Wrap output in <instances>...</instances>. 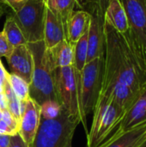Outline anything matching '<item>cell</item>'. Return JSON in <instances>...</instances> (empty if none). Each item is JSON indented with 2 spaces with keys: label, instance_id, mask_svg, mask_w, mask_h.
<instances>
[{
  "label": "cell",
  "instance_id": "6da1fadb",
  "mask_svg": "<svg viewBox=\"0 0 146 147\" xmlns=\"http://www.w3.org/2000/svg\"><path fill=\"white\" fill-rule=\"evenodd\" d=\"M104 68L101 93L126 111L146 83V58L128 31L118 32L104 19Z\"/></svg>",
  "mask_w": 146,
  "mask_h": 147
},
{
  "label": "cell",
  "instance_id": "7a4b0ae2",
  "mask_svg": "<svg viewBox=\"0 0 146 147\" xmlns=\"http://www.w3.org/2000/svg\"><path fill=\"white\" fill-rule=\"evenodd\" d=\"M33 55L34 71L29 84V97L40 106L46 101L55 100L54 68L44 41L27 43Z\"/></svg>",
  "mask_w": 146,
  "mask_h": 147
},
{
  "label": "cell",
  "instance_id": "3957f363",
  "mask_svg": "<svg viewBox=\"0 0 146 147\" xmlns=\"http://www.w3.org/2000/svg\"><path fill=\"white\" fill-rule=\"evenodd\" d=\"M93 121L87 134V146L98 147L118 127L126 111L109 96L100 93L93 110Z\"/></svg>",
  "mask_w": 146,
  "mask_h": 147
},
{
  "label": "cell",
  "instance_id": "277c9868",
  "mask_svg": "<svg viewBox=\"0 0 146 147\" xmlns=\"http://www.w3.org/2000/svg\"><path fill=\"white\" fill-rule=\"evenodd\" d=\"M80 121L71 117L62 108L59 115L52 120L40 117L38 132L28 147H72V140Z\"/></svg>",
  "mask_w": 146,
  "mask_h": 147
},
{
  "label": "cell",
  "instance_id": "5b68a950",
  "mask_svg": "<svg viewBox=\"0 0 146 147\" xmlns=\"http://www.w3.org/2000/svg\"><path fill=\"white\" fill-rule=\"evenodd\" d=\"M80 72L73 65L54 70V86L58 102L72 118L83 122L80 102Z\"/></svg>",
  "mask_w": 146,
  "mask_h": 147
},
{
  "label": "cell",
  "instance_id": "8992f818",
  "mask_svg": "<svg viewBox=\"0 0 146 147\" xmlns=\"http://www.w3.org/2000/svg\"><path fill=\"white\" fill-rule=\"evenodd\" d=\"M104 68V54L86 63L80 75V102L83 122L86 134L87 116L93 112L100 96Z\"/></svg>",
  "mask_w": 146,
  "mask_h": 147
},
{
  "label": "cell",
  "instance_id": "52a82bcc",
  "mask_svg": "<svg viewBox=\"0 0 146 147\" xmlns=\"http://www.w3.org/2000/svg\"><path fill=\"white\" fill-rule=\"evenodd\" d=\"M46 8V0H28L19 11L9 14L21 28L27 43L43 40Z\"/></svg>",
  "mask_w": 146,
  "mask_h": 147
},
{
  "label": "cell",
  "instance_id": "ba28073f",
  "mask_svg": "<svg viewBox=\"0 0 146 147\" xmlns=\"http://www.w3.org/2000/svg\"><path fill=\"white\" fill-rule=\"evenodd\" d=\"M128 21V32L146 58V0H120Z\"/></svg>",
  "mask_w": 146,
  "mask_h": 147
},
{
  "label": "cell",
  "instance_id": "9c48e42d",
  "mask_svg": "<svg viewBox=\"0 0 146 147\" xmlns=\"http://www.w3.org/2000/svg\"><path fill=\"white\" fill-rule=\"evenodd\" d=\"M104 14L103 10H96L90 14L87 63L104 54Z\"/></svg>",
  "mask_w": 146,
  "mask_h": 147
},
{
  "label": "cell",
  "instance_id": "30bf717a",
  "mask_svg": "<svg viewBox=\"0 0 146 147\" xmlns=\"http://www.w3.org/2000/svg\"><path fill=\"white\" fill-rule=\"evenodd\" d=\"M40 123V106L30 97L25 102L24 111L20 121L19 135L29 146L38 132Z\"/></svg>",
  "mask_w": 146,
  "mask_h": 147
},
{
  "label": "cell",
  "instance_id": "8fae6325",
  "mask_svg": "<svg viewBox=\"0 0 146 147\" xmlns=\"http://www.w3.org/2000/svg\"><path fill=\"white\" fill-rule=\"evenodd\" d=\"M7 60L11 70V73L22 78L29 84L33 76L34 59L28 44L14 47L12 53L9 58H7Z\"/></svg>",
  "mask_w": 146,
  "mask_h": 147
},
{
  "label": "cell",
  "instance_id": "7c38bea8",
  "mask_svg": "<svg viewBox=\"0 0 146 147\" xmlns=\"http://www.w3.org/2000/svg\"><path fill=\"white\" fill-rule=\"evenodd\" d=\"M146 121V83L136 100L126 111L114 134H120Z\"/></svg>",
  "mask_w": 146,
  "mask_h": 147
},
{
  "label": "cell",
  "instance_id": "4fadbf2b",
  "mask_svg": "<svg viewBox=\"0 0 146 147\" xmlns=\"http://www.w3.org/2000/svg\"><path fill=\"white\" fill-rule=\"evenodd\" d=\"M146 140V121L120 134H112L98 147H139Z\"/></svg>",
  "mask_w": 146,
  "mask_h": 147
},
{
  "label": "cell",
  "instance_id": "5bb4252c",
  "mask_svg": "<svg viewBox=\"0 0 146 147\" xmlns=\"http://www.w3.org/2000/svg\"><path fill=\"white\" fill-rule=\"evenodd\" d=\"M65 39H66V37L62 23L46 7L43 37L46 47L50 49Z\"/></svg>",
  "mask_w": 146,
  "mask_h": 147
},
{
  "label": "cell",
  "instance_id": "9a60e30c",
  "mask_svg": "<svg viewBox=\"0 0 146 147\" xmlns=\"http://www.w3.org/2000/svg\"><path fill=\"white\" fill-rule=\"evenodd\" d=\"M89 13L82 9L73 11L67 25L66 40L74 46L80 37L89 29Z\"/></svg>",
  "mask_w": 146,
  "mask_h": 147
},
{
  "label": "cell",
  "instance_id": "2e32d148",
  "mask_svg": "<svg viewBox=\"0 0 146 147\" xmlns=\"http://www.w3.org/2000/svg\"><path fill=\"white\" fill-rule=\"evenodd\" d=\"M104 19L120 33H126L129 29L126 14L120 0H108Z\"/></svg>",
  "mask_w": 146,
  "mask_h": 147
},
{
  "label": "cell",
  "instance_id": "e0dca14e",
  "mask_svg": "<svg viewBox=\"0 0 146 147\" xmlns=\"http://www.w3.org/2000/svg\"><path fill=\"white\" fill-rule=\"evenodd\" d=\"M48 54L54 69L73 65V46L66 40H61L53 47L48 49Z\"/></svg>",
  "mask_w": 146,
  "mask_h": 147
},
{
  "label": "cell",
  "instance_id": "ac0fdd59",
  "mask_svg": "<svg viewBox=\"0 0 146 147\" xmlns=\"http://www.w3.org/2000/svg\"><path fill=\"white\" fill-rule=\"evenodd\" d=\"M46 7L62 23L65 37L68 22L77 5L76 0H46Z\"/></svg>",
  "mask_w": 146,
  "mask_h": 147
},
{
  "label": "cell",
  "instance_id": "d6986e66",
  "mask_svg": "<svg viewBox=\"0 0 146 147\" xmlns=\"http://www.w3.org/2000/svg\"><path fill=\"white\" fill-rule=\"evenodd\" d=\"M88 34L89 29L80 37L77 43L73 46V67L77 72H82L83 67L87 63L88 54Z\"/></svg>",
  "mask_w": 146,
  "mask_h": 147
},
{
  "label": "cell",
  "instance_id": "ffe728a7",
  "mask_svg": "<svg viewBox=\"0 0 146 147\" xmlns=\"http://www.w3.org/2000/svg\"><path fill=\"white\" fill-rule=\"evenodd\" d=\"M2 32L4 34L8 41L11 44L13 47L27 44V40L23 35V33L22 32L21 28L16 24L15 20L9 15L6 18Z\"/></svg>",
  "mask_w": 146,
  "mask_h": 147
},
{
  "label": "cell",
  "instance_id": "44dd1931",
  "mask_svg": "<svg viewBox=\"0 0 146 147\" xmlns=\"http://www.w3.org/2000/svg\"><path fill=\"white\" fill-rule=\"evenodd\" d=\"M7 80L15 96L21 102H25L29 98V84L14 73H8Z\"/></svg>",
  "mask_w": 146,
  "mask_h": 147
},
{
  "label": "cell",
  "instance_id": "7402d4cb",
  "mask_svg": "<svg viewBox=\"0 0 146 147\" xmlns=\"http://www.w3.org/2000/svg\"><path fill=\"white\" fill-rule=\"evenodd\" d=\"M61 112V106L55 100L46 101L40 105V117L46 120L57 118Z\"/></svg>",
  "mask_w": 146,
  "mask_h": 147
},
{
  "label": "cell",
  "instance_id": "603a6c76",
  "mask_svg": "<svg viewBox=\"0 0 146 147\" xmlns=\"http://www.w3.org/2000/svg\"><path fill=\"white\" fill-rule=\"evenodd\" d=\"M8 104H7V109L10 113V115L15 118V120L20 124L22 115L24 111V106L25 102H21L15 95L11 96L10 98L7 99Z\"/></svg>",
  "mask_w": 146,
  "mask_h": 147
},
{
  "label": "cell",
  "instance_id": "cb8c5ba5",
  "mask_svg": "<svg viewBox=\"0 0 146 147\" xmlns=\"http://www.w3.org/2000/svg\"><path fill=\"white\" fill-rule=\"evenodd\" d=\"M76 2L77 5L83 8L82 10L91 14L98 9L105 11L108 0H76Z\"/></svg>",
  "mask_w": 146,
  "mask_h": 147
},
{
  "label": "cell",
  "instance_id": "d4e9b609",
  "mask_svg": "<svg viewBox=\"0 0 146 147\" xmlns=\"http://www.w3.org/2000/svg\"><path fill=\"white\" fill-rule=\"evenodd\" d=\"M13 49L14 47L8 41L4 34L3 32H0V58L1 57H4L6 59L9 58Z\"/></svg>",
  "mask_w": 146,
  "mask_h": 147
},
{
  "label": "cell",
  "instance_id": "484cf974",
  "mask_svg": "<svg viewBox=\"0 0 146 147\" xmlns=\"http://www.w3.org/2000/svg\"><path fill=\"white\" fill-rule=\"evenodd\" d=\"M5 123L8 124V126L11 128V130L14 132L15 134L19 133V128H20V124L15 120V118L10 115V113L8 111V109L3 110V119H2Z\"/></svg>",
  "mask_w": 146,
  "mask_h": 147
},
{
  "label": "cell",
  "instance_id": "4316f807",
  "mask_svg": "<svg viewBox=\"0 0 146 147\" xmlns=\"http://www.w3.org/2000/svg\"><path fill=\"white\" fill-rule=\"evenodd\" d=\"M4 5L9 6L11 9V11L17 12L19 11L28 0H0Z\"/></svg>",
  "mask_w": 146,
  "mask_h": 147
},
{
  "label": "cell",
  "instance_id": "83f0119b",
  "mask_svg": "<svg viewBox=\"0 0 146 147\" xmlns=\"http://www.w3.org/2000/svg\"><path fill=\"white\" fill-rule=\"evenodd\" d=\"M9 147H28V146L23 141L19 134L10 136V143Z\"/></svg>",
  "mask_w": 146,
  "mask_h": 147
},
{
  "label": "cell",
  "instance_id": "f1b7e54d",
  "mask_svg": "<svg viewBox=\"0 0 146 147\" xmlns=\"http://www.w3.org/2000/svg\"><path fill=\"white\" fill-rule=\"evenodd\" d=\"M0 134H6V135H9V136L15 135V134L11 130V128L3 120L0 121Z\"/></svg>",
  "mask_w": 146,
  "mask_h": 147
},
{
  "label": "cell",
  "instance_id": "f546056e",
  "mask_svg": "<svg viewBox=\"0 0 146 147\" xmlns=\"http://www.w3.org/2000/svg\"><path fill=\"white\" fill-rule=\"evenodd\" d=\"M10 143V136L0 134V147H9Z\"/></svg>",
  "mask_w": 146,
  "mask_h": 147
},
{
  "label": "cell",
  "instance_id": "4dcf8cb0",
  "mask_svg": "<svg viewBox=\"0 0 146 147\" xmlns=\"http://www.w3.org/2000/svg\"><path fill=\"white\" fill-rule=\"evenodd\" d=\"M7 74H8V72L6 71L4 66L3 65V64L0 60V83L2 84H3V83L7 79Z\"/></svg>",
  "mask_w": 146,
  "mask_h": 147
},
{
  "label": "cell",
  "instance_id": "1f68e13d",
  "mask_svg": "<svg viewBox=\"0 0 146 147\" xmlns=\"http://www.w3.org/2000/svg\"><path fill=\"white\" fill-rule=\"evenodd\" d=\"M7 104H8V102H7V98L4 93L3 92L0 93V109L1 110L7 109Z\"/></svg>",
  "mask_w": 146,
  "mask_h": 147
},
{
  "label": "cell",
  "instance_id": "d6a6232c",
  "mask_svg": "<svg viewBox=\"0 0 146 147\" xmlns=\"http://www.w3.org/2000/svg\"><path fill=\"white\" fill-rule=\"evenodd\" d=\"M5 7H6V5H4L3 3H0V17L5 12Z\"/></svg>",
  "mask_w": 146,
  "mask_h": 147
},
{
  "label": "cell",
  "instance_id": "836d02e7",
  "mask_svg": "<svg viewBox=\"0 0 146 147\" xmlns=\"http://www.w3.org/2000/svg\"><path fill=\"white\" fill-rule=\"evenodd\" d=\"M139 147H146V140Z\"/></svg>",
  "mask_w": 146,
  "mask_h": 147
},
{
  "label": "cell",
  "instance_id": "e575fe53",
  "mask_svg": "<svg viewBox=\"0 0 146 147\" xmlns=\"http://www.w3.org/2000/svg\"><path fill=\"white\" fill-rule=\"evenodd\" d=\"M2 92H3V84L0 83V93H2Z\"/></svg>",
  "mask_w": 146,
  "mask_h": 147
},
{
  "label": "cell",
  "instance_id": "d590c367",
  "mask_svg": "<svg viewBox=\"0 0 146 147\" xmlns=\"http://www.w3.org/2000/svg\"><path fill=\"white\" fill-rule=\"evenodd\" d=\"M3 119V110L0 109V121Z\"/></svg>",
  "mask_w": 146,
  "mask_h": 147
}]
</instances>
